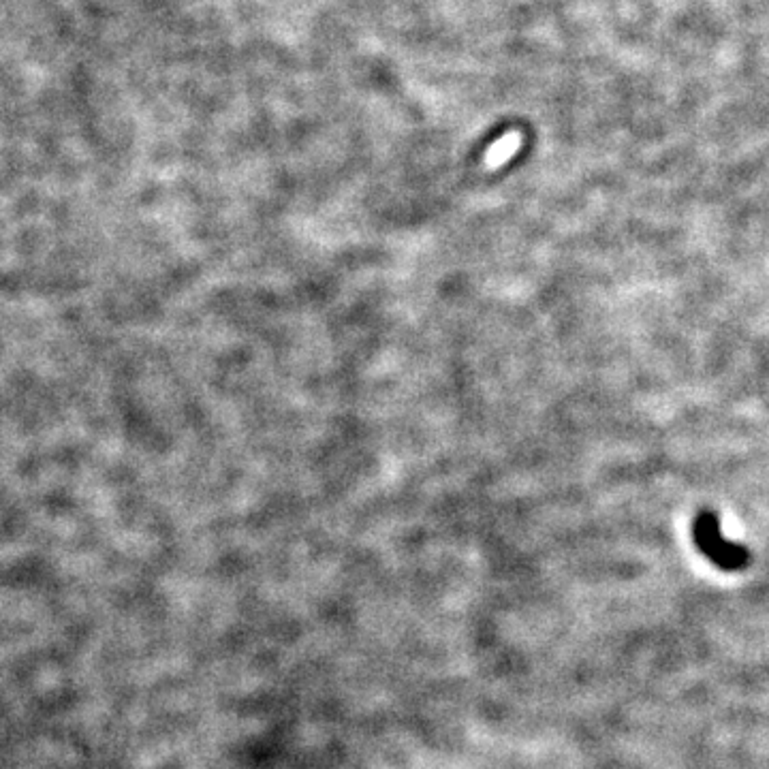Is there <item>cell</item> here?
<instances>
[{
	"label": "cell",
	"instance_id": "1",
	"mask_svg": "<svg viewBox=\"0 0 769 769\" xmlns=\"http://www.w3.org/2000/svg\"><path fill=\"white\" fill-rule=\"evenodd\" d=\"M693 539L699 552L723 571H742L748 567L750 554L740 543L727 541L720 532V520L712 511H701L693 524Z\"/></svg>",
	"mask_w": 769,
	"mask_h": 769
}]
</instances>
